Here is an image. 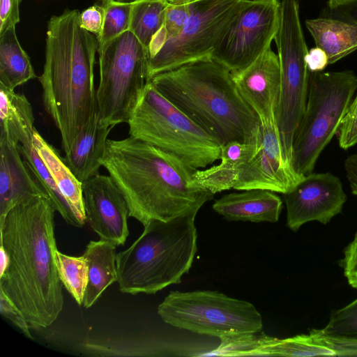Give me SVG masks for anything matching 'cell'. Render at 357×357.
I'll list each match as a JSON object with an SVG mask.
<instances>
[{
	"mask_svg": "<svg viewBox=\"0 0 357 357\" xmlns=\"http://www.w3.org/2000/svg\"><path fill=\"white\" fill-rule=\"evenodd\" d=\"M56 210L43 195L26 197L0 220L1 245L9 263L0 289L30 325L46 328L63 307L54 236Z\"/></svg>",
	"mask_w": 357,
	"mask_h": 357,
	"instance_id": "cell-1",
	"label": "cell"
},
{
	"mask_svg": "<svg viewBox=\"0 0 357 357\" xmlns=\"http://www.w3.org/2000/svg\"><path fill=\"white\" fill-rule=\"evenodd\" d=\"M125 197L129 215L143 225L196 214L214 194L190 185L197 169L177 155L128 137L108 139L101 160Z\"/></svg>",
	"mask_w": 357,
	"mask_h": 357,
	"instance_id": "cell-2",
	"label": "cell"
},
{
	"mask_svg": "<svg viewBox=\"0 0 357 357\" xmlns=\"http://www.w3.org/2000/svg\"><path fill=\"white\" fill-rule=\"evenodd\" d=\"M66 9L47 22L45 61L38 77L44 109L58 129L64 153L98 112L94 65L98 41Z\"/></svg>",
	"mask_w": 357,
	"mask_h": 357,
	"instance_id": "cell-3",
	"label": "cell"
},
{
	"mask_svg": "<svg viewBox=\"0 0 357 357\" xmlns=\"http://www.w3.org/2000/svg\"><path fill=\"white\" fill-rule=\"evenodd\" d=\"M150 82L221 146L258 141L259 116L241 96L231 73L211 57L158 74Z\"/></svg>",
	"mask_w": 357,
	"mask_h": 357,
	"instance_id": "cell-4",
	"label": "cell"
},
{
	"mask_svg": "<svg viewBox=\"0 0 357 357\" xmlns=\"http://www.w3.org/2000/svg\"><path fill=\"white\" fill-rule=\"evenodd\" d=\"M196 214L168 221L153 220L140 236L116 254L117 282L122 293L154 294L179 284L197 251Z\"/></svg>",
	"mask_w": 357,
	"mask_h": 357,
	"instance_id": "cell-5",
	"label": "cell"
},
{
	"mask_svg": "<svg viewBox=\"0 0 357 357\" xmlns=\"http://www.w3.org/2000/svg\"><path fill=\"white\" fill-rule=\"evenodd\" d=\"M129 136L172 153L199 169L220 159L222 146L149 81L128 121Z\"/></svg>",
	"mask_w": 357,
	"mask_h": 357,
	"instance_id": "cell-6",
	"label": "cell"
},
{
	"mask_svg": "<svg viewBox=\"0 0 357 357\" xmlns=\"http://www.w3.org/2000/svg\"><path fill=\"white\" fill-rule=\"evenodd\" d=\"M356 89L357 75L351 70L310 72L305 109L292 144L291 165L300 176L312 172Z\"/></svg>",
	"mask_w": 357,
	"mask_h": 357,
	"instance_id": "cell-7",
	"label": "cell"
},
{
	"mask_svg": "<svg viewBox=\"0 0 357 357\" xmlns=\"http://www.w3.org/2000/svg\"><path fill=\"white\" fill-rule=\"evenodd\" d=\"M97 52L100 121L112 127L127 123L149 82V50L128 30Z\"/></svg>",
	"mask_w": 357,
	"mask_h": 357,
	"instance_id": "cell-8",
	"label": "cell"
},
{
	"mask_svg": "<svg viewBox=\"0 0 357 357\" xmlns=\"http://www.w3.org/2000/svg\"><path fill=\"white\" fill-rule=\"evenodd\" d=\"M167 324L220 339L259 333L262 317L253 304L217 291H171L158 307Z\"/></svg>",
	"mask_w": 357,
	"mask_h": 357,
	"instance_id": "cell-9",
	"label": "cell"
},
{
	"mask_svg": "<svg viewBox=\"0 0 357 357\" xmlns=\"http://www.w3.org/2000/svg\"><path fill=\"white\" fill-rule=\"evenodd\" d=\"M274 40L280 68L275 119L284 158L291 165L293 140L305 109L310 74L305 60L308 50L298 0L281 1L280 26Z\"/></svg>",
	"mask_w": 357,
	"mask_h": 357,
	"instance_id": "cell-10",
	"label": "cell"
},
{
	"mask_svg": "<svg viewBox=\"0 0 357 357\" xmlns=\"http://www.w3.org/2000/svg\"><path fill=\"white\" fill-rule=\"evenodd\" d=\"M248 0H194L192 13L179 35L149 56V78L211 56Z\"/></svg>",
	"mask_w": 357,
	"mask_h": 357,
	"instance_id": "cell-11",
	"label": "cell"
},
{
	"mask_svg": "<svg viewBox=\"0 0 357 357\" xmlns=\"http://www.w3.org/2000/svg\"><path fill=\"white\" fill-rule=\"evenodd\" d=\"M279 0H248L214 49L211 58L236 75L271 47L280 20Z\"/></svg>",
	"mask_w": 357,
	"mask_h": 357,
	"instance_id": "cell-12",
	"label": "cell"
},
{
	"mask_svg": "<svg viewBox=\"0 0 357 357\" xmlns=\"http://www.w3.org/2000/svg\"><path fill=\"white\" fill-rule=\"evenodd\" d=\"M283 195L287 225L293 231L310 221L328 223L342 212L347 201L340 179L328 172L304 176Z\"/></svg>",
	"mask_w": 357,
	"mask_h": 357,
	"instance_id": "cell-13",
	"label": "cell"
},
{
	"mask_svg": "<svg viewBox=\"0 0 357 357\" xmlns=\"http://www.w3.org/2000/svg\"><path fill=\"white\" fill-rule=\"evenodd\" d=\"M302 178L284 158L275 121L268 124L261 123L257 149L251 158L240 167L234 189H264L284 194Z\"/></svg>",
	"mask_w": 357,
	"mask_h": 357,
	"instance_id": "cell-14",
	"label": "cell"
},
{
	"mask_svg": "<svg viewBox=\"0 0 357 357\" xmlns=\"http://www.w3.org/2000/svg\"><path fill=\"white\" fill-rule=\"evenodd\" d=\"M86 221L102 240L116 246L129 235V208L123 194L109 175L97 174L82 183Z\"/></svg>",
	"mask_w": 357,
	"mask_h": 357,
	"instance_id": "cell-15",
	"label": "cell"
},
{
	"mask_svg": "<svg viewBox=\"0 0 357 357\" xmlns=\"http://www.w3.org/2000/svg\"><path fill=\"white\" fill-rule=\"evenodd\" d=\"M233 77L241 96L259 116L261 123L276 121L280 68L278 56L271 47Z\"/></svg>",
	"mask_w": 357,
	"mask_h": 357,
	"instance_id": "cell-16",
	"label": "cell"
},
{
	"mask_svg": "<svg viewBox=\"0 0 357 357\" xmlns=\"http://www.w3.org/2000/svg\"><path fill=\"white\" fill-rule=\"evenodd\" d=\"M19 145L0 139V220L26 197H47L24 159Z\"/></svg>",
	"mask_w": 357,
	"mask_h": 357,
	"instance_id": "cell-17",
	"label": "cell"
},
{
	"mask_svg": "<svg viewBox=\"0 0 357 357\" xmlns=\"http://www.w3.org/2000/svg\"><path fill=\"white\" fill-rule=\"evenodd\" d=\"M212 208L230 221L275 223L279 220L282 201L275 192L250 189L224 195L214 202Z\"/></svg>",
	"mask_w": 357,
	"mask_h": 357,
	"instance_id": "cell-18",
	"label": "cell"
},
{
	"mask_svg": "<svg viewBox=\"0 0 357 357\" xmlns=\"http://www.w3.org/2000/svg\"><path fill=\"white\" fill-rule=\"evenodd\" d=\"M113 128L100 123L97 112L64 154L66 165L82 183L99 174L107 137Z\"/></svg>",
	"mask_w": 357,
	"mask_h": 357,
	"instance_id": "cell-19",
	"label": "cell"
},
{
	"mask_svg": "<svg viewBox=\"0 0 357 357\" xmlns=\"http://www.w3.org/2000/svg\"><path fill=\"white\" fill-rule=\"evenodd\" d=\"M32 106L24 93L0 86V139L13 144L33 142Z\"/></svg>",
	"mask_w": 357,
	"mask_h": 357,
	"instance_id": "cell-20",
	"label": "cell"
},
{
	"mask_svg": "<svg viewBox=\"0 0 357 357\" xmlns=\"http://www.w3.org/2000/svg\"><path fill=\"white\" fill-rule=\"evenodd\" d=\"M316 46L325 51L333 64L357 50V23L332 17L305 21Z\"/></svg>",
	"mask_w": 357,
	"mask_h": 357,
	"instance_id": "cell-21",
	"label": "cell"
},
{
	"mask_svg": "<svg viewBox=\"0 0 357 357\" xmlns=\"http://www.w3.org/2000/svg\"><path fill=\"white\" fill-rule=\"evenodd\" d=\"M34 146L49 170L58 190L70 205L80 222L86 221L80 182L64 161L58 150L46 141L38 131L33 139Z\"/></svg>",
	"mask_w": 357,
	"mask_h": 357,
	"instance_id": "cell-22",
	"label": "cell"
},
{
	"mask_svg": "<svg viewBox=\"0 0 357 357\" xmlns=\"http://www.w3.org/2000/svg\"><path fill=\"white\" fill-rule=\"evenodd\" d=\"M116 247L112 242L102 240L91 241L83 257L88 266V282L82 305L91 307L102 292L117 282Z\"/></svg>",
	"mask_w": 357,
	"mask_h": 357,
	"instance_id": "cell-23",
	"label": "cell"
},
{
	"mask_svg": "<svg viewBox=\"0 0 357 357\" xmlns=\"http://www.w3.org/2000/svg\"><path fill=\"white\" fill-rule=\"evenodd\" d=\"M36 77L30 59L21 47L15 26L0 35V86L9 90Z\"/></svg>",
	"mask_w": 357,
	"mask_h": 357,
	"instance_id": "cell-24",
	"label": "cell"
},
{
	"mask_svg": "<svg viewBox=\"0 0 357 357\" xmlns=\"http://www.w3.org/2000/svg\"><path fill=\"white\" fill-rule=\"evenodd\" d=\"M335 356L330 349L317 344L309 335L279 339L261 333L256 335L251 356Z\"/></svg>",
	"mask_w": 357,
	"mask_h": 357,
	"instance_id": "cell-25",
	"label": "cell"
},
{
	"mask_svg": "<svg viewBox=\"0 0 357 357\" xmlns=\"http://www.w3.org/2000/svg\"><path fill=\"white\" fill-rule=\"evenodd\" d=\"M19 148L24 159L52 203L56 211L68 224L76 227H82V224L58 190L49 170L38 153L33 142L20 144Z\"/></svg>",
	"mask_w": 357,
	"mask_h": 357,
	"instance_id": "cell-26",
	"label": "cell"
},
{
	"mask_svg": "<svg viewBox=\"0 0 357 357\" xmlns=\"http://www.w3.org/2000/svg\"><path fill=\"white\" fill-rule=\"evenodd\" d=\"M169 0H132L129 31L149 50L162 27Z\"/></svg>",
	"mask_w": 357,
	"mask_h": 357,
	"instance_id": "cell-27",
	"label": "cell"
},
{
	"mask_svg": "<svg viewBox=\"0 0 357 357\" xmlns=\"http://www.w3.org/2000/svg\"><path fill=\"white\" fill-rule=\"evenodd\" d=\"M219 165L204 170L197 169L192 175L190 185L207 190L213 194L234 189L241 166L227 158H220Z\"/></svg>",
	"mask_w": 357,
	"mask_h": 357,
	"instance_id": "cell-28",
	"label": "cell"
},
{
	"mask_svg": "<svg viewBox=\"0 0 357 357\" xmlns=\"http://www.w3.org/2000/svg\"><path fill=\"white\" fill-rule=\"evenodd\" d=\"M104 11V21L100 35L96 38L98 51L129 30L132 1L126 0H100Z\"/></svg>",
	"mask_w": 357,
	"mask_h": 357,
	"instance_id": "cell-29",
	"label": "cell"
},
{
	"mask_svg": "<svg viewBox=\"0 0 357 357\" xmlns=\"http://www.w3.org/2000/svg\"><path fill=\"white\" fill-rule=\"evenodd\" d=\"M59 279L67 291L80 305L88 282V266L83 256L72 257L56 252Z\"/></svg>",
	"mask_w": 357,
	"mask_h": 357,
	"instance_id": "cell-30",
	"label": "cell"
},
{
	"mask_svg": "<svg viewBox=\"0 0 357 357\" xmlns=\"http://www.w3.org/2000/svg\"><path fill=\"white\" fill-rule=\"evenodd\" d=\"M194 0H169L164 23L149 47V56L165 42L177 37L190 18Z\"/></svg>",
	"mask_w": 357,
	"mask_h": 357,
	"instance_id": "cell-31",
	"label": "cell"
},
{
	"mask_svg": "<svg viewBox=\"0 0 357 357\" xmlns=\"http://www.w3.org/2000/svg\"><path fill=\"white\" fill-rule=\"evenodd\" d=\"M320 332L324 335L357 339V298L334 310Z\"/></svg>",
	"mask_w": 357,
	"mask_h": 357,
	"instance_id": "cell-32",
	"label": "cell"
},
{
	"mask_svg": "<svg viewBox=\"0 0 357 357\" xmlns=\"http://www.w3.org/2000/svg\"><path fill=\"white\" fill-rule=\"evenodd\" d=\"M336 135L339 146L344 150L357 144V95L350 102Z\"/></svg>",
	"mask_w": 357,
	"mask_h": 357,
	"instance_id": "cell-33",
	"label": "cell"
},
{
	"mask_svg": "<svg viewBox=\"0 0 357 357\" xmlns=\"http://www.w3.org/2000/svg\"><path fill=\"white\" fill-rule=\"evenodd\" d=\"M309 334L317 344L330 349L335 356H357L356 338L326 335L319 329H312Z\"/></svg>",
	"mask_w": 357,
	"mask_h": 357,
	"instance_id": "cell-34",
	"label": "cell"
},
{
	"mask_svg": "<svg viewBox=\"0 0 357 357\" xmlns=\"http://www.w3.org/2000/svg\"><path fill=\"white\" fill-rule=\"evenodd\" d=\"M0 313L3 317L10 320L16 327H17L26 337L31 340L33 339L29 331V323L20 310L1 289Z\"/></svg>",
	"mask_w": 357,
	"mask_h": 357,
	"instance_id": "cell-35",
	"label": "cell"
},
{
	"mask_svg": "<svg viewBox=\"0 0 357 357\" xmlns=\"http://www.w3.org/2000/svg\"><path fill=\"white\" fill-rule=\"evenodd\" d=\"M340 264L348 283L357 289V232L353 241L344 250Z\"/></svg>",
	"mask_w": 357,
	"mask_h": 357,
	"instance_id": "cell-36",
	"label": "cell"
},
{
	"mask_svg": "<svg viewBox=\"0 0 357 357\" xmlns=\"http://www.w3.org/2000/svg\"><path fill=\"white\" fill-rule=\"evenodd\" d=\"M81 26L98 38L102 30L104 11L100 4H94L79 14Z\"/></svg>",
	"mask_w": 357,
	"mask_h": 357,
	"instance_id": "cell-37",
	"label": "cell"
},
{
	"mask_svg": "<svg viewBox=\"0 0 357 357\" xmlns=\"http://www.w3.org/2000/svg\"><path fill=\"white\" fill-rule=\"evenodd\" d=\"M22 0H0V35L20 22L19 5Z\"/></svg>",
	"mask_w": 357,
	"mask_h": 357,
	"instance_id": "cell-38",
	"label": "cell"
},
{
	"mask_svg": "<svg viewBox=\"0 0 357 357\" xmlns=\"http://www.w3.org/2000/svg\"><path fill=\"white\" fill-rule=\"evenodd\" d=\"M305 60L307 67L311 73L321 72L328 64L326 53L317 46L307 51Z\"/></svg>",
	"mask_w": 357,
	"mask_h": 357,
	"instance_id": "cell-39",
	"label": "cell"
},
{
	"mask_svg": "<svg viewBox=\"0 0 357 357\" xmlns=\"http://www.w3.org/2000/svg\"><path fill=\"white\" fill-rule=\"evenodd\" d=\"M344 166L351 191L357 197V153L349 155L345 160Z\"/></svg>",
	"mask_w": 357,
	"mask_h": 357,
	"instance_id": "cell-40",
	"label": "cell"
},
{
	"mask_svg": "<svg viewBox=\"0 0 357 357\" xmlns=\"http://www.w3.org/2000/svg\"><path fill=\"white\" fill-rule=\"evenodd\" d=\"M331 10H337L357 2V0H327Z\"/></svg>",
	"mask_w": 357,
	"mask_h": 357,
	"instance_id": "cell-41",
	"label": "cell"
},
{
	"mask_svg": "<svg viewBox=\"0 0 357 357\" xmlns=\"http://www.w3.org/2000/svg\"><path fill=\"white\" fill-rule=\"evenodd\" d=\"M9 263L8 256L3 246L0 248V276L3 274L8 268Z\"/></svg>",
	"mask_w": 357,
	"mask_h": 357,
	"instance_id": "cell-42",
	"label": "cell"
}]
</instances>
